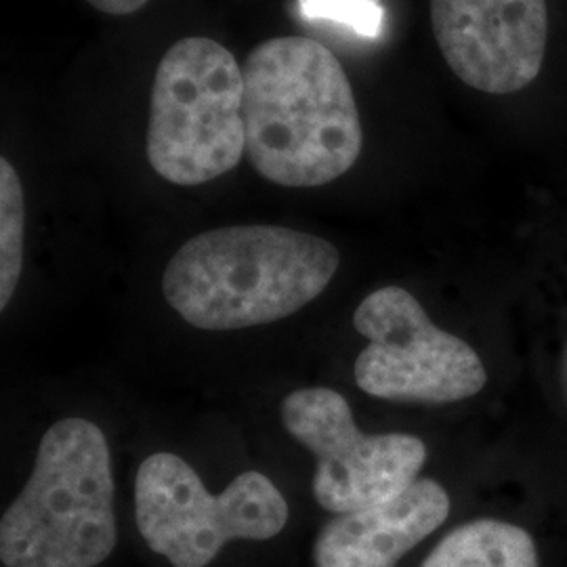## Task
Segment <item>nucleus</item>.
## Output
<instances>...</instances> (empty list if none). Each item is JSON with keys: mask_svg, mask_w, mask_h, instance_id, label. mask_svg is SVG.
Masks as SVG:
<instances>
[{"mask_svg": "<svg viewBox=\"0 0 567 567\" xmlns=\"http://www.w3.org/2000/svg\"><path fill=\"white\" fill-rule=\"evenodd\" d=\"M246 158L265 182L322 187L358 163L360 110L341 61L322 42L278 37L244 61Z\"/></svg>", "mask_w": 567, "mask_h": 567, "instance_id": "obj_1", "label": "nucleus"}, {"mask_svg": "<svg viewBox=\"0 0 567 567\" xmlns=\"http://www.w3.org/2000/svg\"><path fill=\"white\" fill-rule=\"evenodd\" d=\"M341 267L322 236L282 225H229L183 243L164 267L163 297L183 322L234 332L282 322L320 299Z\"/></svg>", "mask_w": 567, "mask_h": 567, "instance_id": "obj_2", "label": "nucleus"}, {"mask_svg": "<svg viewBox=\"0 0 567 567\" xmlns=\"http://www.w3.org/2000/svg\"><path fill=\"white\" fill-rule=\"evenodd\" d=\"M112 450L102 426L65 416L42 433L30 477L0 519L4 567H100L118 543Z\"/></svg>", "mask_w": 567, "mask_h": 567, "instance_id": "obj_3", "label": "nucleus"}, {"mask_svg": "<svg viewBox=\"0 0 567 567\" xmlns=\"http://www.w3.org/2000/svg\"><path fill=\"white\" fill-rule=\"evenodd\" d=\"M145 154L158 177L179 187L215 182L243 163V68L221 42L187 37L164 53L150 97Z\"/></svg>", "mask_w": 567, "mask_h": 567, "instance_id": "obj_4", "label": "nucleus"}, {"mask_svg": "<svg viewBox=\"0 0 567 567\" xmlns=\"http://www.w3.org/2000/svg\"><path fill=\"white\" fill-rule=\"evenodd\" d=\"M288 517L280 487L261 471H243L213 494L179 454L154 452L135 475L137 529L173 567L210 566L234 540H271Z\"/></svg>", "mask_w": 567, "mask_h": 567, "instance_id": "obj_5", "label": "nucleus"}, {"mask_svg": "<svg viewBox=\"0 0 567 567\" xmlns=\"http://www.w3.org/2000/svg\"><path fill=\"white\" fill-rule=\"evenodd\" d=\"M353 328L368 339L353 377L365 395L395 404L465 402L487 385L480 353L435 324L402 286L372 290L353 311Z\"/></svg>", "mask_w": 567, "mask_h": 567, "instance_id": "obj_6", "label": "nucleus"}, {"mask_svg": "<svg viewBox=\"0 0 567 567\" xmlns=\"http://www.w3.org/2000/svg\"><path fill=\"white\" fill-rule=\"evenodd\" d=\"M280 419L288 435L313 456V498L332 515L400 496L419 480L429 456L416 435L362 431L344 395L330 386L288 393Z\"/></svg>", "mask_w": 567, "mask_h": 567, "instance_id": "obj_7", "label": "nucleus"}, {"mask_svg": "<svg viewBox=\"0 0 567 567\" xmlns=\"http://www.w3.org/2000/svg\"><path fill=\"white\" fill-rule=\"evenodd\" d=\"M447 68L466 86L511 95L538 79L548 41L547 0H429Z\"/></svg>", "mask_w": 567, "mask_h": 567, "instance_id": "obj_8", "label": "nucleus"}, {"mask_svg": "<svg viewBox=\"0 0 567 567\" xmlns=\"http://www.w3.org/2000/svg\"><path fill=\"white\" fill-rule=\"evenodd\" d=\"M450 515L446 487L419 477L400 496L334 515L313 543L316 567H395Z\"/></svg>", "mask_w": 567, "mask_h": 567, "instance_id": "obj_9", "label": "nucleus"}, {"mask_svg": "<svg viewBox=\"0 0 567 567\" xmlns=\"http://www.w3.org/2000/svg\"><path fill=\"white\" fill-rule=\"evenodd\" d=\"M421 567H540L532 534L503 519H475L454 527Z\"/></svg>", "mask_w": 567, "mask_h": 567, "instance_id": "obj_10", "label": "nucleus"}, {"mask_svg": "<svg viewBox=\"0 0 567 567\" xmlns=\"http://www.w3.org/2000/svg\"><path fill=\"white\" fill-rule=\"evenodd\" d=\"M25 255V196L16 166L0 158V311L20 288Z\"/></svg>", "mask_w": 567, "mask_h": 567, "instance_id": "obj_11", "label": "nucleus"}, {"mask_svg": "<svg viewBox=\"0 0 567 567\" xmlns=\"http://www.w3.org/2000/svg\"><path fill=\"white\" fill-rule=\"evenodd\" d=\"M303 20L332 21L362 39H379L385 9L379 0H297Z\"/></svg>", "mask_w": 567, "mask_h": 567, "instance_id": "obj_12", "label": "nucleus"}, {"mask_svg": "<svg viewBox=\"0 0 567 567\" xmlns=\"http://www.w3.org/2000/svg\"><path fill=\"white\" fill-rule=\"evenodd\" d=\"M86 2L107 16H131L143 9L150 0H86Z\"/></svg>", "mask_w": 567, "mask_h": 567, "instance_id": "obj_13", "label": "nucleus"}, {"mask_svg": "<svg viewBox=\"0 0 567 567\" xmlns=\"http://www.w3.org/2000/svg\"><path fill=\"white\" fill-rule=\"evenodd\" d=\"M559 385H561L567 402V343L564 347V353H561V364H559Z\"/></svg>", "mask_w": 567, "mask_h": 567, "instance_id": "obj_14", "label": "nucleus"}]
</instances>
